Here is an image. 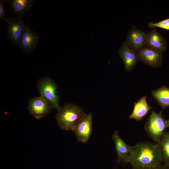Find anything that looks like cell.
I'll list each match as a JSON object with an SVG mask.
<instances>
[{
  "label": "cell",
  "mask_w": 169,
  "mask_h": 169,
  "mask_svg": "<svg viewBox=\"0 0 169 169\" xmlns=\"http://www.w3.org/2000/svg\"><path fill=\"white\" fill-rule=\"evenodd\" d=\"M117 152V161L119 163H125L127 157L131 151L132 146L126 144L120 137L119 132L116 130L112 136Z\"/></svg>",
  "instance_id": "obj_12"
},
{
  "label": "cell",
  "mask_w": 169,
  "mask_h": 169,
  "mask_svg": "<svg viewBox=\"0 0 169 169\" xmlns=\"http://www.w3.org/2000/svg\"><path fill=\"white\" fill-rule=\"evenodd\" d=\"M144 127L148 136L158 143L167 128L166 120L163 117L162 111L156 113L152 111Z\"/></svg>",
  "instance_id": "obj_4"
},
{
  "label": "cell",
  "mask_w": 169,
  "mask_h": 169,
  "mask_svg": "<svg viewBox=\"0 0 169 169\" xmlns=\"http://www.w3.org/2000/svg\"><path fill=\"white\" fill-rule=\"evenodd\" d=\"M158 143L142 142L132 146L131 152L126 160L133 167L143 168L154 167L162 162Z\"/></svg>",
  "instance_id": "obj_1"
},
{
  "label": "cell",
  "mask_w": 169,
  "mask_h": 169,
  "mask_svg": "<svg viewBox=\"0 0 169 169\" xmlns=\"http://www.w3.org/2000/svg\"><path fill=\"white\" fill-rule=\"evenodd\" d=\"M118 52L124 62L125 70L131 71L139 60L137 53L130 49L125 42L122 44Z\"/></svg>",
  "instance_id": "obj_13"
},
{
  "label": "cell",
  "mask_w": 169,
  "mask_h": 169,
  "mask_svg": "<svg viewBox=\"0 0 169 169\" xmlns=\"http://www.w3.org/2000/svg\"><path fill=\"white\" fill-rule=\"evenodd\" d=\"M55 119L59 128L72 131L75 125L86 114L83 109L74 103L65 104L57 110Z\"/></svg>",
  "instance_id": "obj_2"
},
{
  "label": "cell",
  "mask_w": 169,
  "mask_h": 169,
  "mask_svg": "<svg viewBox=\"0 0 169 169\" xmlns=\"http://www.w3.org/2000/svg\"><path fill=\"white\" fill-rule=\"evenodd\" d=\"M37 86L40 96L47 100L52 108L57 110L61 108L58 86L52 79L48 76L41 78L37 81Z\"/></svg>",
  "instance_id": "obj_3"
},
{
  "label": "cell",
  "mask_w": 169,
  "mask_h": 169,
  "mask_svg": "<svg viewBox=\"0 0 169 169\" xmlns=\"http://www.w3.org/2000/svg\"><path fill=\"white\" fill-rule=\"evenodd\" d=\"M152 95L163 110L169 107V88L162 86L160 88L153 90Z\"/></svg>",
  "instance_id": "obj_16"
},
{
  "label": "cell",
  "mask_w": 169,
  "mask_h": 169,
  "mask_svg": "<svg viewBox=\"0 0 169 169\" xmlns=\"http://www.w3.org/2000/svg\"><path fill=\"white\" fill-rule=\"evenodd\" d=\"M92 130V114H85L72 130L78 141L82 143L90 139Z\"/></svg>",
  "instance_id": "obj_6"
},
{
  "label": "cell",
  "mask_w": 169,
  "mask_h": 169,
  "mask_svg": "<svg viewBox=\"0 0 169 169\" xmlns=\"http://www.w3.org/2000/svg\"><path fill=\"white\" fill-rule=\"evenodd\" d=\"M159 144L164 164L169 166V132H165Z\"/></svg>",
  "instance_id": "obj_17"
},
{
  "label": "cell",
  "mask_w": 169,
  "mask_h": 169,
  "mask_svg": "<svg viewBox=\"0 0 169 169\" xmlns=\"http://www.w3.org/2000/svg\"><path fill=\"white\" fill-rule=\"evenodd\" d=\"M148 26L151 28L157 27L167 30H169V18L164 19L156 23L150 22Z\"/></svg>",
  "instance_id": "obj_18"
},
{
  "label": "cell",
  "mask_w": 169,
  "mask_h": 169,
  "mask_svg": "<svg viewBox=\"0 0 169 169\" xmlns=\"http://www.w3.org/2000/svg\"><path fill=\"white\" fill-rule=\"evenodd\" d=\"M132 169H169V166L164 164L163 165L161 164L156 167L147 168H143L133 166Z\"/></svg>",
  "instance_id": "obj_20"
},
{
  "label": "cell",
  "mask_w": 169,
  "mask_h": 169,
  "mask_svg": "<svg viewBox=\"0 0 169 169\" xmlns=\"http://www.w3.org/2000/svg\"><path fill=\"white\" fill-rule=\"evenodd\" d=\"M146 32L133 26L127 34L125 43L128 47L136 53L145 46Z\"/></svg>",
  "instance_id": "obj_9"
},
{
  "label": "cell",
  "mask_w": 169,
  "mask_h": 169,
  "mask_svg": "<svg viewBox=\"0 0 169 169\" xmlns=\"http://www.w3.org/2000/svg\"><path fill=\"white\" fill-rule=\"evenodd\" d=\"M162 52L167 49V43L165 38L154 28L147 33L145 39V46Z\"/></svg>",
  "instance_id": "obj_11"
},
{
  "label": "cell",
  "mask_w": 169,
  "mask_h": 169,
  "mask_svg": "<svg viewBox=\"0 0 169 169\" xmlns=\"http://www.w3.org/2000/svg\"><path fill=\"white\" fill-rule=\"evenodd\" d=\"M146 99V96H145L134 103L133 110L129 116L130 118L139 121L147 115L152 107L147 103Z\"/></svg>",
  "instance_id": "obj_15"
},
{
  "label": "cell",
  "mask_w": 169,
  "mask_h": 169,
  "mask_svg": "<svg viewBox=\"0 0 169 169\" xmlns=\"http://www.w3.org/2000/svg\"><path fill=\"white\" fill-rule=\"evenodd\" d=\"M6 2V0H1L0 1V19L3 20L8 22L7 18H4V15L7 11L4 8L3 4Z\"/></svg>",
  "instance_id": "obj_19"
},
{
  "label": "cell",
  "mask_w": 169,
  "mask_h": 169,
  "mask_svg": "<svg viewBox=\"0 0 169 169\" xmlns=\"http://www.w3.org/2000/svg\"><path fill=\"white\" fill-rule=\"evenodd\" d=\"M137 54L139 60L146 64L156 68L162 64L163 55L161 51L144 47Z\"/></svg>",
  "instance_id": "obj_8"
},
{
  "label": "cell",
  "mask_w": 169,
  "mask_h": 169,
  "mask_svg": "<svg viewBox=\"0 0 169 169\" xmlns=\"http://www.w3.org/2000/svg\"><path fill=\"white\" fill-rule=\"evenodd\" d=\"M27 108L31 115L39 119L47 115L52 108L47 100L40 96L30 99Z\"/></svg>",
  "instance_id": "obj_7"
},
{
  "label": "cell",
  "mask_w": 169,
  "mask_h": 169,
  "mask_svg": "<svg viewBox=\"0 0 169 169\" xmlns=\"http://www.w3.org/2000/svg\"><path fill=\"white\" fill-rule=\"evenodd\" d=\"M38 41L37 35L32 29L26 26L18 45L23 52L28 53L36 48Z\"/></svg>",
  "instance_id": "obj_10"
},
{
  "label": "cell",
  "mask_w": 169,
  "mask_h": 169,
  "mask_svg": "<svg viewBox=\"0 0 169 169\" xmlns=\"http://www.w3.org/2000/svg\"><path fill=\"white\" fill-rule=\"evenodd\" d=\"M166 123L167 127H169V120H166Z\"/></svg>",
  "instance_id": "obj_21"
},
{
  "label": "cell",
  "mask_w": 169,
  "mask_h": 169,
  "mask_svg": "<svg viewBox=\"0 0 169 169\" xmlns=\"http://www.w3.org/2000/svg\"><path fill=\"white\" fill-rule=\"evenodd\" d=\"M7 19L6 37L12 44H18L26 26L24 22L22 17L18 16L10 17Z\"/></svg>",
  "instance_id": "obj_5"
},
{
  "label": "cell",
  "mask_w": 169,
  "mask_h": 169,
  "mask_svg": "<svg viewBox=\"0 0 169 169\" xmlns=\"http://www.w3.org/2000/svg\"><path fill=\"white\" fill-rule=\"evenodd\" d=\"M36 1L35 0H6V2L10 4V12L22 18L26 15Z\"/></svg>",
  "instance_id": "obj_14"
}]
</instances>
